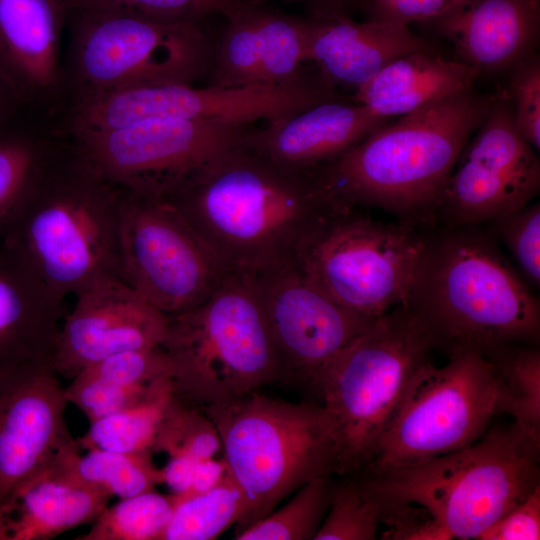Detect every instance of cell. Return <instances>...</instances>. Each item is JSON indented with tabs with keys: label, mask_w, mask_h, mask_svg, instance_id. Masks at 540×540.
Returning <instances> with one entry per match:
<instances>
[{
	"label": "cell",
	"mask_w": 540,
	"mask_h": 540,
	"mask_svg": "<svg viewBox=\"0 0 540 540\" xmlns=\"http://www.w3.org/2000/svg\"><path fill=\"white\" fill-rule=\"evenodd\" d=\"M163 200L180 212L226 270L255 275L295 263L331 203L311 175L285 170L241 142Z\"/></svg>",
	"instance_id": "6da1fadb"
},
{
	"label": "cell",
	"mask_w": 540,
	"mask_h": 540,
	"mask_svg": "<svg viewBox=\"0 0 540 540\" xmlns=\"http://www.w3.org/2000/svg\"><path fill=\"white\" fill-rule=\"evenodd\" d=\"M493 98L473 86L456 91L379 125L311 176L331 203L378 208L414 226L430 222Z\"/></svg>",
	"instance_id": "7a4b0ae2"
},
{
	"label": "cell",
	"mask_w": 540,
	"mask_h": 540,
	"mask_svg": "<svg viewBox=\"0 0 540 540\" xmlns=\"http://www.w3.org/2000/svg\"><path fill=\"white\" fill-rule=\"evenodd\" d=\"M405 304L449 354L539 340L538 298L478 225L426 236Z\"/></svg>",
	"instance_id": "3957f363"
},
{
	"label": "cell",
	"mask_w": 540,
	"mask_h": 540,
	"mask_svg": "<svg viewBox=\"0 0 540 540\" xmlns=\"http://www.w3.org/2000/svg\"><path fill=\"white\" fill-rule=\"evenodd\" d=\"M123 192L80 158L64 135L0 242L64 299L97 282L120 280Z\"/></svg>",
	"instance_id": "277c9868"
},
{
	"label": "cell",
	"mask_w": 540,
	"mask_h": 540,
	"mask_svg": "<svg viewBox=\"0 0 540 540\" xmlns=\"http://www.w3.org/2000/svg\"><path fill=\"white\" fill-rule=\"evenodd\" d=\"M540 440L513 423L486 431L471 445L417 464L360 471L383 514L413 507L438 540L477 539L540 486Z\"/></svg>",
	"instance_id": "5b68a950"
},
{
	"label": "cell",
	"mask_w": 540,
	"mask_h": 540,
	"mask_svg": "<svg viewBox=\"0 0 540 540\" xmlns=\"http://www.w3.org/2000/svg\"><path fill=\"white\" fill-rule=\"evenodd\" d=\"M173 396L203 410L282 380L254 274L228 270L201 304L169 316L161 344Z\"/></svg>",
	"instance_id": "8992f818"
},
{
	"label": "cell",
	"mask_w": 540,
	"mask_h": 540,
	"mask_svg": "<svg viewBox=\"0 0 540 540\" xmlns=\"http://www.w3.org/2000/svg\"><path fill=\"white\" fill-rule=\"evenodd\" d=\"M202 411L218 431L226 470L246 500L236 532L310 480L334 474L335 426L319 403L288 402L257 391Z\"/></svg>",
	"instance_id": "52a82bcc"
},
{
	"label": "cell",
	"mask_w": 540,
	"mask_h": 540,
	"mask_svg": "<svg viewBox=\"0 0 540 540\" xmlns=\"http://www.w3.org/2000/svg\"><path fill=\"white\" fill-rule=\"evenodd\" d=\"M434 347L425 324L404 303L376 319L320 373L311 389L334 422V474L370 463L412 376Z\"/></svg>",
	"instance_id": "ba28073f"
},
{
	"label": "cell",
	"mask_w": 540,
	"mask_h": 540,
	"mask_svg": "<svg viewBox=\"0 0 540 540\" xmlns=\"http://www.w3.org/2000/svg\"><path fill=\"white\" fill-rule=\"evenodd\" d=\"M66 23L62 108L120 90L194 84L210 73L214 46L199 20L66 10Z\"/></svg>",
	"instance_id": "9c48e42d"
},
{
	"label": "cell",
	"mask_w": 540,
	"mask_h": 540,
	"mask_svg": "<svg viewBox=\"0 0 540 540\" xmlns=\"http://www.w3.org/2000/svg\"><path fill=\"white\" fill-rule=\"evenodd\" d=\"M425 243L414 225L385 223L359 207L330 203L295 264L336 303L375 321L406 302Z\"/></svg>",
	"instance_id": "30bf717a"
},
{
	"label": "cell",
	"mask_w": 540,
	"mask_h": 540,
	"mask_svg": "<svg viewBox=\"0 0 540 540\" xmlns=\"http://www.w3.org/2000/svg\"><path fill=\"white\" fill-rule=\"evenodd\" d=\"M496 399L492 367L482 352L453 351L442 367L427 360L412 376L362 470L406 467L471 445L497 414Z\"/></svg>",
	"instance_id": "8fae6325"
},
{
	"label": "cell",
	"mask_w": 540,
	"mask_h": 540,
	"mask_svg": "<svg viewBox=\"0 0 540 540\" xmlns=\"http://www.w3.org/2000/svg\"><path fill=\"white\" fill-rule=\"evenodd\" d=\"M320 77L284 85L217 87L163 84L120 90L65 105V134L123 127L151 119L219 120L254 124L336 100Z\"/></svg>",
	"instance_id": "7c38bea8"
},
{
	"label": "cell",
	"mask_w": 540,
	"mask_h": 540,
	"mask_svg": "<svg viewBox=\"0 0 540 540\" xmlns=\"http://www.w3.org/2000/svg\"><path fill=\"white\" fill-rule=\"evenodd\" d=\"M228 270L166 200L124 189L119 277L160 312L174 316L205 301Z\"/></svg>",
	"instance_id": "4fadbf2b"
},
{
	"label": "cell",
	"mask_w": 540,
	"mask_h": 540,
	"mask_svg": "<svg viewBox=\"0 0 540 540\" xmlns=\"http://www.w3.org/2000/svg\"><path fill=\"white\" fill-rule=\"evenodd\" d=\"M252 127L219 120L151 119L65 135L80 158L106 180L163 199L237 146Z\"/></svg>",
	"instance_id": "5bb4252c"
},
{
	"label": "cell",
	"mask_w": 540,
	"mask_h": 540,
	"mask_svg": "<svg viewBox=\"0 0 540 540\" xmlns=\"http://www.w3.org/2000/svg\"><path fill=\"white\" fill-rule=\"evenodd\" d=\"M539 189L540 159L502 90L461 151L436 215L449 227L479 225L526 206Z\"/></svg>",
	"instance_id": "9a60e30c"
},
{
	"label": "cell",
	"mask_w": 540,
	"mask_h": 540,
	"mask_svg": "<svg viewBox=\"0 0 540 540\" xmlns=\"http://www.w3.org/2000/svg\"><path fill=\"white\" fill-rule=\"evenodd\" d=\"M282 380L308 384L374 321L345 309L293 263L254 274Z\"/></svg>",
	"instance_id": "2e32d148"
},
{
	"label": "cell",
	"mask_w": 540,
	"mask_h": 540,
	"mask_svg": "<svg viewBox=\"0 0 540 540\" xmlns=\"http://www.w3.org/2000/svg\"><path fill=\"white\" fill-rule=\"evenodd\" d=\"M67 404L51 361L0 371V505L76 441L64 417Z\"/></svg>",
	"instance_id": "e0dca14e"
},
{
	"label": "cell",
	"mask_w": 540,
	"mask_h": 540,
	"mask_svg": "<svg viewBox=\"0 0 540 540\" xmlns=\"http://www.w3.org/2000/svg\"><path fill=\"white\" fill-rule=\"evenodd\" d=\"M63 318L51 366L71 380L85 367L117 353L161 347L169 316L119 279L79 292Z\"/></svg>",
	"instance_id": "ac0fdd59"
},
{
	"label": "cell",
	"mask_w": 540,
	"mask_h": 540,
	"mask_svg": "<svg viewBox=\"0 0 540 540\" xmlns=\"http://www.w3.org/2000/svg\"><path fill=\"white\" fill-rule=\"evenodd\" d=\"M222 13L227 21L214 47L208 85H284L307 78L302 73L307 62V20L255 0H234Z\"/></svg>",
	"instance_id": "d6986e66"
},
{
	"label": "cell",
	"mask_w": 540,
	"mask_h": 540,
	"mask_svg": "<svg viewBox=\"0 0 540 540\" xmlns=\"http://www.w3.org/2000/svg\"><path fill=\"white\" fill-rule=\"evenodd\" d=\"M60 0H0V79L19 103L52 116L64 101Z\"/></svg>",
	"instance_id": "ffe728a7"
},
{
	"label": "cell",
	"mask_w": 540,
	"mask_h": 540,
	"mask_svg": "<svg viewBox=\"0 0 540 540\" xmlns=\"http://www.w3.org/2000/svg\"><path fill=\"white\" fill-rule=\"evenodd\" d=\"M387 121L359 103L330 100L253 126L241 145L285 170L312 175Z\"/></svg>",
	"instance_id": "44dd1931"
},
{
	"label": "cell",
	"mask_w": 540,
	"mask_h": 540,
	"mask_svg": "<svg viewBox=\"0 0 540 540\" xmlns=\"http://www.w3.org/2000/svg\"><path fill=\"white\" fill-rule=\"evenodd\" d=\"M431 24L458 61L479 74L508 72L536 53L540 0H464Z\"/></svg>",
	"instance_id": "7402d4cb"
},
{
	"label": "cell",
	"mask_w": 540,
	"mask_h": 540,
	"mask_svg": "<svg viewBox=\"0 0 540 540\" xmlns=\"http://www.w3.org/2000/svg\"><path fill=\"white\" fill-rule=\"evenodd\" d=\"M307 61L331 88L355 90L393 60L418 51H434L409 25L366 20L344 14L307 20Z\"/></svg>",
	"instance_id": "603a6c76"
},
{
	"label": "cell",
	"mask_w": 540,
	"mask_h": 540,
	"mask_svg": "<svg viewBox=\"0 0 540 540\" xmlns=\"http://www.w3.org/2000/svg\"><path fill=\"white\" fill-rule=\"evenodd\" d=\"M63 318L64 298L0 242V371L51 361Z\"/></svg>",
	"instance_id": "cb8c5ba5"
},
{
	"label": "cell",
	"mask_w": 540,
	"mask_h": 540,
	"mask_svg": "<svg viewBox=\"0 0 540 540\" xmlns=\"http://www.w3.org/2000/svg\"><path fill=\"white\" fill-rule=\"evenodd\" d=\"M111 495L78 483L54 463L0 505V540H49L91 524Z\"/></svg>",
	"instance_id": "d4e9b609"
},
{
	"label": "cell",
	"mask_w": 540,
	"mask_h": 540,
	"mask_svg": "<svg viewBox=\"0 0 540 540\" xmlns=\"http://www.w3.org/2000/svg\"><path fill=\"white\" fill-rule=\"evenodd\" d=\"M170 376L161 347L125 351L85 367L65 394L91 422L172 393Z\"/></svg>",
	"instance_id": "484cf974"
},
{
	"label": "cell",
	"mask_w": 540,
	"mask_h": 540,
	"mask_svg": "<svg viewBox=\"0 0 540 540\" xmlns=\"http://www.w3.org/2000/svg\"><path fill=\"white\" fill-rule=\"evenodd\" d=\"M479 72L434 51L401 56L355 90L354 102L389 119L415 112L456 91L472 87Z\"/></svg>",
	"instance_id": "4316f807"
},
{
	"label": "cell",
	"mask_w": 540,
	"mask_h": 540,
	"mask_svg": "<svg viewBox=\"0 0 540 540\" xmlns=\"http://www.w3.org/2000/svg\"><path fill=\"white\" fill-rule=\"evenodd\" d=\"M23 109L0 128V240L18 205L61 146L64 136Z\"/></svg>",
	"instance_id": "83f0119b"
},
{
	"label": "cell",
	"mask_w": 540,
	"mask_h": 540,
	"mask_svg": "<svg viewBox=\"0 0 540 540\" xmlns=\"http://www.w3.org/2000/svg\"><path fill=\"white\" fill-rule=\"evenodd\" d=\"M75 441L61 452L54 464L74 481L120 499L152 491L163 483L162 469L151 454L89 449L81 455Z\"/></svg>",
	"instance_id": "f1b7e54d"
},
{
	"label": "cell",
	"mask_w": 540,
	"mask_h": 540,
	"mask_svg": "<svg viewBox=\"0 0 540 540\" xmlns=\"http://www.w3.org/2000/svg\"><path fill=\"white\" fill-rule=\"evenodd\" d=\"M490 362L497 390V414L540 440V351L535 345L509 343L484 353Z\"/></svg>",
	"instance_id": "f546056e"
},
{
	"label": "cell",
	"mask_w": 540,
	"mask_h": 540,
	"mask_svg": "<svg viewBox=\"0 0 540 540\" xmlns=\"http://www.w3.org/2000/svg\"><path fill=\"white\" fill-rule=\"evenodd\" d=\"M244 494L230 474L210 490L180 501L160 540H212L245 516Z\"/></svg>",
	"instance_id": "4dcf8cb0"
},
{
	"label": "cell",
	"mask_w": 540,
	"mask_h": 540,
	"mask_svg": "<svg viewBox=\"0 0 540 540\" xmlns=\"http://www.w3.org/2000/svg\"><path fill=\"white\" fill-rule=\"evenodd\" d=\"M178 504L177 496L152 491L107 506L77 540H160Z\"/></svg>",
	"instance_id": "1f68e13d"
},
{
	"label": "cell",
	"mask_w": 540,
	"mask_h": 540,
	"mask_svg": "<svg viewBox=\"0 0 540 540\" xmlns=\"http://www.w3.org/2000/svg\"><path fill=\"white\" fill-rule=\"evenodd\" d=\"M333 485L330 475L310 480L281 509L236 532L234 539H314L328 511Z\"/></svg>",
	"instance_id": "d6a6232c"
},
{
	"label": "cell",
	"mask_w": 540,
	"mask_h": 540,
	"mask_svg": "<svg viewBox=\"0 0 540 540\" xmlns=\"http://www.w3.org/2000/svg\"><path fill=\"white\" fill-rule=\"evenodd\" d=\"M173 394L128 408L90 422L79 448L152 454L160 422Z\"/></svg>",
	"instance_id": "836d02e7"
},
{
	"label": "cell",
	"mask_w": 540,
	"mask_h": 540,
	"mask_svg": "<svg viewBox=\"0 0 540 540\" xmlns=\"http://www.w3.org/2000/svg\"><path fill=\"white\" fill-rule=\"evenodd\" d=\"M333 485L327 516L314 540H373L383 507L360 471Z\"/></svg>",
	"instance_id": "e575fe53"
},
{
	"label": "cell",
	"mask_w": 540,
	"mask_h": 540,
	"mask_svg": "<svg viewBox=\"0 0 540 540\" xmlns=\"http://www.w3.org/2000/svg\"><path fill=\"white\" fill-rule=\"evenodd\" d=\"M220 449V436L210 418L202 410L185 405L173 396L160 422L154 452H166L169 458L199 461L214 457Z\"/></svg>",
	"instance_id": "d590c367"
},
{
	"label": "cell",
	"mask_w": 540,
	"mask_h": 540,
	"mask_svg": "<svg viewBox=\"0 0 540 540\" xmlns=\"http://www.w3.org/2000/svg\"><path fill=\"white\" fill-rule=\"evenodd\" d=\"M66 10H92L168 20H199L234 0H60Z\"/></svg>",
	"instance_id": "8d00e7d4"
},
{
	"label": "cell",
	"mask_w": 540,
	"mask_h": 540,
	"mask_svg": "<svg viewBox=\"0 0 540 540\" xmlns=\"http://www.w3.org/2000/svg\"><path fill=\"white\" fill-rule=\"evenodd\" d=\"M490 222L517 261L524 276L538 287L540 283L539 202L529 203Z\"/></svg>",
	"instance_id": "74e56055"
},
{
	"label": "cell",
	"mask_w": 540,
	"mask_h": 540,
	"mask_svg": "<svg viewBox=\"0 0 540 540\" xmlns=\"http://www.w3.org/2000/svg\"><path fill=\"white\" fill-rule=\"evenodd\" d=\"M506 92L513 120L521 136L535 149L540 147V57L534 53L509 71Z\"/></svg>",
	"instance_id": "f35d334b"
},
{
	"label": "cell",
	"mask_w": 540,
	"mask_h": 540,
	"mask_svg": "<svg viewBox=\"0 0 540 540\" xmlns=\"http://www.w3.org/2000/svg\"><path fill=\"white\" fill-rule=\"evenodd\" d=\"M478 540H539L540 486L489 526Z\"/></svg>",
	"instance_id": "ab89813d"
},
{
	"label": "cell",
	"mask_w": 540,
	"mask_h": 540,
	"mask_svg": "<svg viewBox=\"0 0 540 540\" xmlns=\"http://www.w3.org/2000/svg\"><path fill=\"white\" fill-rule=\"evenodd\" d=\"M464 0H390L366 10L367 20L410 25L431 23Z\"/></svg>",
	"instance_id": "60d3db41"
},
{
	"label": "cell",
	"mask_w": 540,
	"mask_h": 540,
	"mask_svg": "<svg viewBox=\"0 0 540 540\" xmlns=\"http://www.w3.org/2000/svg\"><path fill=\"white\" fill-rule=\"evenodd\" d=\"M226 464L224 459L214 457L196 462L189 488L182 494H175L178 503L193 496L200 495L213 488L224 476Z\"/></svg>",
	"instance_id": "b9f144b4"
},
{
	"label": "cell",
	"mask_w": 540,
	"mask_h": 540,
	"mask_svg": "<svg viewBox=\"0 0 540 540\" xmlns=\"http://www.w3.org/2000/svg\"><path fill=\"white\" fill-rule=\"evenodd\" d=\"M196 462L185 457L169 458L162 469L163 483L172 489L173 494H182L189 488Z\"/></svg>",
	"instance_id": "7bdbcfd3"
},
{
	"label": "cell",
	"mask_w": 540,
	"mask_h": 540,
	"mask_svg": "<svg viewBox=\"0 0 540 540\" xmlns=\"http://www.w3.org/2000/svg\"><path fill=\"white\" fill-rule=\"evenodd\" d=\"M23 109L9 88L0 79V128L14 118Z\"/></svg>",
	"instance_id": "ee69618b"
},
{
	"label": "cell",
	"mask_w": 540,
	"mask_h": 540,
	"mask_svg": "<svg viewBox=\"0 0 540 540\" xmlns=\"http://www.w3.org/2000/svg\"><path fill=\"white\" fill-rule=\"evenodd\" d=\"M390 0H363V5L365 10L378 6L380 4L386 3Z\"/></svg>",
	"instance_id": "f6af8a7d"
}]
</instances>
